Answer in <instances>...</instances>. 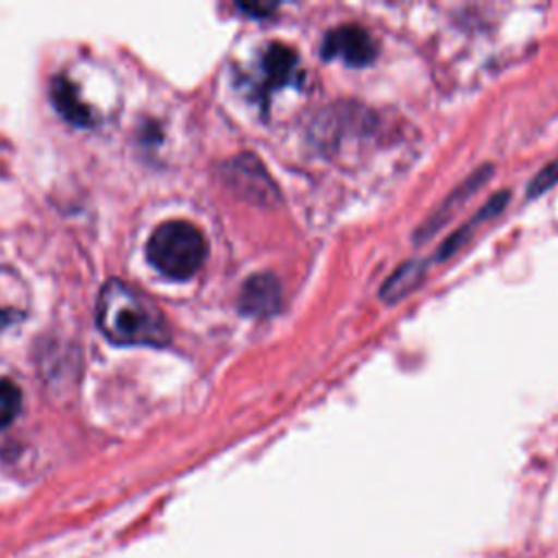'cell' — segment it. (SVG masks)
<instances>
[{
    "label": "cell",
    "instance_id": "obj_9",
    "mask_svg": "<svg viewBox=\"0 0 558 558\" xmlns=\"http://www.w3.org/2000/svg\"><path fill=\"white\" fill-rule=\"evenodd\" d=\"M262 70L266 85L279 87L283 83H290L292 74L296 72V54L286 44H270L262 57Z\"/></svg>",
    "mask_w": 558,
    "mask_h": 558
},
{
    "label": "cell",
    "instance_id": "obj_3",
    "mask_svg": "<svg viewBox=\"0 0 558 558\" xmlns=\"http://www.w3.org/2000/svg\"><path fill=\"white\" fill-rule=\"evenodd\" d=\"M320 54L325 59H342L349 65H366L375 59V41L366 28L342 24L325 35Z\"/></svg>",
    "mask_w": 558,
    "mask_h": 558
},
{
    "label": "cell",
    "instance_id": "obj_7",
    "mask_svg": "<svg viewBox=\"0 0 558 558\" xmlns=\"http://www.w3.org/2000/svg\"><path fill=\"white\" fill-rule=\"evenodd\" d=\"M31 310V292L22 275L0 266V331L17 325Z\"/></svg>",
    "mask_w": 558,
    "mask_h": 558
},
{
    "label": "cell",
    "instance_id": "obj_4",
    "mask_svg": "<svg viewBox=\"0 0 558 558\" xmlns=\"http://www.w3.org/2000/svg\"><path fill=\"white\" fill-rule=\"evenodd\" d=\"M488 177H490V166H482V168L473 170L460 185H456L447 194V198L434 209V214L425 222H421V227L416 231V238L418 240L432 238L440 227H445V222H449L466 205V201L488 181Z\"/></svg>",
    "mask_w": 558,
    "mask_h": 558
},
{
    "label": "cell",
    "instance_id": "obj_5",
    "mask_svg": "<svg viewBox=\"0 0 558 558\" xmlns=\"http://www.w3.org/2000/svg\"><path fill=\"white\" fill-rule=\"evenodd\" d=\"M238 305L246 316H272L281 305V286L277 277L270 272L251 275L240 288Z\"/></svg>",
    "mask_w": 558,
    "mask_h": 558
},
{
    "label": "cell",
    "instance_id": "obj_11",
    "mask_svg": "<svg viewBox=\"0 0 558 558\" xmlns=\"http://www.w3.org/2000/svg\"><path fill=\"white\" fill-rule=\"evenodd\" d=\"M22 405V392L11 379H0V429L11 425Z\"/></svg>",
    "mask_w": 558,
    "mask_h": 558
},
{
    "label": "cell",
    "instance_id": "obj_1",
    "mask_svg": "<svg viewBox=\"0 0 558 558\" xmlns=\"http://www.w3.org/2000/svg\"><path fill=\"white\" fill-rule=\"evenodd\" d=\"M96 323L113 344L166 347L170 342V327L161 310L120 279H109L100 288Z\"/></svg>",
    "mask_w": 558,
    "mask_h": 558
},
{
    "label": "cell",
    "instance_id": "obj_10",
    "mask_svg": "<svg viewBox=\"0 0 558 558\" xmlns=\"http://www.w3.org/2000/svg\"><path fill=\"white\" fill-rule=\"evenodd\" d=\"M425 275V264L423 262H405L401 264L381 286V299L384 301H399L408 292H412Z\"/></svg>",
    "mask_w": 558,
    "mask_h": 558
},
{
    "label": "cell",
    "instance_id": "obj_12",
    "mask_svg": "<svg viewBox=\"0 0 558 558\" xmlns=\"http://www.w3.org/2000/svg\"><path fill=\"white\" fill-rule=\"evenodd\" d=\"M558 183V159H554L551 163H547L527 185V196H538L543 194L547 187Z\"/></svg>",
    "mask_w": 558,
    "mask_h": 558
},
{
    "label": "cell",
    "instance_id": "obj_6",
    "mask_svg": "<svg viewBox=\"0 0 558 558\" xmlns=\"http://www.w3.org/2000/svg\"><path fill=\"white\" fill-rule=\"evenodd\" d=\"M50 98L57 107V111L76 126H92L98 122L96 109L83 98V92L78 83L70 74L54 76L50 85Z\"/></svg>",
    "mask_w": 558,
    "mask_h": 558
},
{
    "label": "cell",
    "instance_id": "obj_8",
    "mask_svg": "<svg viewBox=\"0 0 558 558\" xmlns=\"http://www.w3.org/2000/svg\"><path fill=\"white\" fill-rule=\"evenodd\" d=\"M508 192H499V194H495V196H490L484 205H482V209L480 211H475L458 231H453L447 240H445V244L438 248V259H445V257H449L451 253H456L473 233H475V229L480 227V225H484L486 220H490L493 216H497L501 209H504V205L508 203Z\"/></svg>",
    "mask_w": 558,
    "mask_h": 558
},
{
    "label": "cell",
    "instance_id": "obj_2",
    "mask_svg": "<svg viewBox=\"0 0 558 558\" xmlns=\"http://www.w3.org/2000/svg\"><path fill=\"white\" fill-rule=\"evenodd\" d=\"M146 257L161 275L185 281L201 270L207 257V240L196 225L168 220L148 238Z\"/></svg>",
    "mask_w": 558,
    "mask_h": 558
}]
</instances>
